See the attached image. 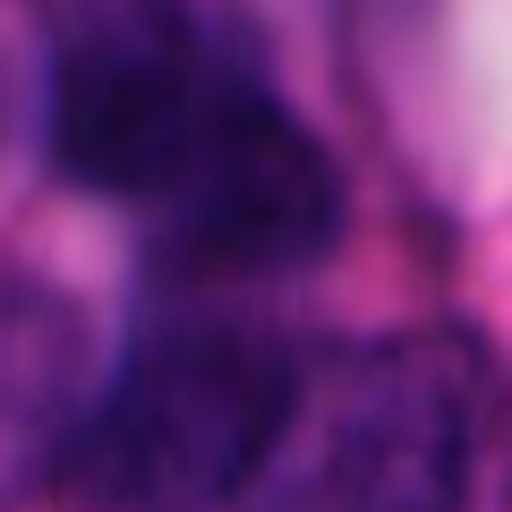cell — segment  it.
Wrapping results in <instances>:
<instances>
[{"label": "cell", "mask_w": 512, "mask_h": 512, "mask_svg": "<svg viewBox=\"0 0 512 512\" xmlns=\"http://www.w3.org/2000/svg\"><path fill=\"white\" fill-rule=\"evenodd\" d=\"M52 146L197 274H291L342 231L333 154L188 18L86 26L52 69Z\"/></svg>", "instance_id": "1"}, {"label": "cell", "mask_w": 512, "mask_h": 512, "mask_svg": "<svg viewBox=\"0 0 512 512\" xmlns=\"http://www.w3.org/2000/svg\"><path fill=\"white\" fill-rule=\"evenodd\" d=\"M299 367L256 333H163L111 376L69 444V478L103 512H214L274 470Z\"/></svg>", "instance_id": "2"}, {"label": "cell", "mask_w": 512, "mask_h": 512, "mask_svg": "<svg viewBox=\"0 0 512 512\" xmlns=\"http://www.w3.org/2000/svg\"><path fill=\"white\" fill-rule=\"evenodd\" d=\"M470 384L427 342L359 350L325 384H299L274 453V512H461L470 495Z\"/></svg>", "instance_id": "3"}, {"label": "cell", "mask_w": 512, "mask_h": 512, "mask_svg": "<svg viewBox=\"0 0 512 512\" xmlns=\"http://www.w3.org/2000/svg\"><path fill=\"white\" fill-rule=\"evenodd\" d=\"M86 427V325L69 299L0 274V504L60 470Z\"/></svg>", "instance_id": "4"}]
</instances>
